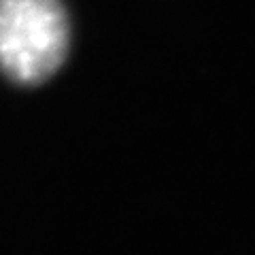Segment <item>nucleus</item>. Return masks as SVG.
Returning a JSON list of instances; mask_svg holds the SVG:
<instances>
[{"mask_svg":"<svg viewBox=\"0 0 255 255\" xmlns=\"http://www.w3.org/2000/svg\"><path fill=\"white\" fill-rule=\"evenodd\" d=\"M68 45L62 0H0V70L13 83L47 81L66 60Z\"/></svg>","mask_w":255,"mask_h":255,"instance_id":"f257e3e1","label":"nucleus"}]
</instances>
